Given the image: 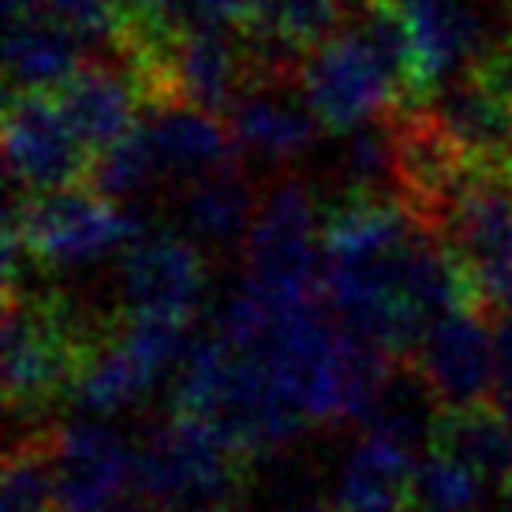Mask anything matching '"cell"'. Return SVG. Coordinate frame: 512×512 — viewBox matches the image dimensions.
I'll list each match as a JSON object with an SVG mask.
<instances>
[{"label": "cell", "mask_w": 512, "mask_h": 512, "mask_svg": "<svg viewBox=\"0 0 512 512\" xmlns=\"http://www.w3.org/2000/svg\"><path fill=\"white\" fill-rule=\"evenodd\" d=\"M169 408L221 430L255 464L292 449L303 427H311L285 393V385L277 382V374L258 356L232 348L217 333L187 348L172 378Z\"/></svg>", "instance_id": "1"}, {"label": "cell", "mask_w": 512, "mask_h": 512, "mask_svg": "<svg viewBox=\"0 0 512 512\" xmlns=\"http://www.w3.org/2000/svg\"><path fill=\"white\" fill-rule=\"evenodd\" d=\"M109 314H94L64 292H4V400L15 419H30L68 400L90 344Z\"/></svg>", "instance_id": "2"}, {"label": "cell", "mask_w": 512, "mask_h": 512, "mask_svg": "<svg viewBox=\"0 0 512 512\" xmlns=\"http://www.w3.org/2000/svg\"><path fill=\"white\" fill-rule=\"evenodd\" d=\"M255 460L195 415L169 412L135 449V501L165 512L240 498Z\"/></svg>", "instance_id": "3"}, {"label": "cell", "mask_w": 512, "mask_h": 512, "mask_svg": "<svg viewBox=\"0 0 512 512\" xmlns=\"http://www.w3.org/2000/svg\"><path fill=\"white\" fill-rule=\"evenodd\" d=\"M4 228H12L23 240L34 270H75L124 251L146 228V221L90 184H79L15 195L8 202Z\"/></svg>", "instance_id": "4"}, {"label": "cell", "mask_w": 512, "mask_h": 512, "mask_svg": "<svg viewBox=\"0 0 512 512\" xmlns=\"http://www.w3.org/2000/svg\"><path fill=\"white\" fill-rule=\"evenodd\" d=\"M243 281L273 303L322 296L326 255H322V217L311 184L281 169L258 202V217L243 243Z\"/></svg>", "instance_id": "5"}, {"label": "cell", "mask_w": 512, "mask_h": 512, "mask_svg": "<svg viewBox=\"0 0 512 512\" xmlns=\"http://www.w3.org/2000/svg\"><path fill=\"white\" fill-rule=\"evenodd\" d=\"M187 322L165 314H109L90 344L68 400L86 415H116L139 404L187 356Z\"/></svg>", "instance_id": "6"}, {"label": "cell", "mask_w": 512, "mask_h": 512, "mask_svg": "<svg viewBox=\"0 0 512 512\" xmlns=\"http://www.w3.org/2000/svg\"><path fill=\"white\" fill-rule=\"evenodd\" d=\"M468 277L475 307L512 314V169L475 165L434 228Z\"/></svg>", "instance_id": "7"}, {"label": "cell", "mask_w": 512, "mask_h": 512, "mask_svg": "<svg viewBox=\"0 0 512 512\" xmlns=\"http://www.w3.org/2000/svg\"><path fill=\"white\" fill-rule=\"evenodd\" d=\"M299 86L329 135H348L359 124L404 105L385 64L352 23L303 53Z\"/></svg>", "instance_id": "8"}, {"label": "cell", "mask_w": 512, "mask_h": 512, "mask_svg": "<svg viewBox=\"0 0 512 512\" xmlns=\"http://www.w3.org/2000/svg\"><path fill=\"white\" fill-rule=\"evenodd\" d=\"M4 169L23 191H60L90 180L94 150L79 139L53 90H12L4 109Z\"/></svg>", "instance_id": "9"}, {"label": "cell", "mask_w": 512, "mask_h": 512, "mask_svg": "<svg viewBox=\"0 0 512 512\" xmlns=\"http://www.w3.org/2000/svg\"><path fill=\"white\" fill-rule=\"evenodd\" d=\"M393 128V191L408 206L415 225L434 232L453 202L456 187L479 165L456 143V135L438 120L430 105H397L389 113Z\"/></svg>", "instance_id": "10"}, {"label": "cell", "mask_w": 512, "mask_h": 512, "mask_svg": "<svg viewBox=\"0 0 512 512\" xmlns=\"http://www.w3.org/2000/svg\"><path fill=\"white\" fill-rule=\"evenodd\" d=\"M116 292H120V311L165 314L191 322L206 292V255L199 251V243L180 232L146 225L120 251Z\"/></svg>", "instance_id": "11"}, {"label": "cell", "mask_w": 512, "mask_h": 512, "mask_svg": "<svg viewBox=\"0 0 512 512\" xmlns=\"http://www.w3.org/2000/svg\"><path fill=\"white\" fill-rule=\"evenodd\" d=\"M441 408L494 397V318L475 303L430 318L412 356Z\"/></svg>", "instance_id": "12"}, {"label": "cell", "mask_w": 512, "mask_h": 512, "mask_svg": "<svg viewBox=\"0 0 512 512\" xmlns=\"http://www.w3.org/2000/svg\"><path fill=\"white\" fill-rule=\"evenodd\" d=\"M412 30L423 98H434L441 83L464 75L498 42V0H397Z\"/></svg>", "instance_id": "13"}, {"label": "cell", "mask_w": 512, "mask_h": 512, "mask_svg": "<svg viewBox=\"0 0 512 512\" xmlns=\"http://www.w3.org/2000/svg\"><path fill=\"white\" fill-rule=\"evenodd\" d=\"M225 124L236 135L240 154L277 172L299 161L318 143V131H326L303 98L299 72L251 79L225 113Z\"/></svg>", "instance_id": "14"}, {"label": "cell", "mask_w": 512, "mask_h": 512, "mask_svg": "<svg viewBox=\"0 0 512 512\" xmlns=\"http://www.w3.org/2000/svg\"><path fill=\"white\" fill-rule=\"evenodd\" d=\"M60 512H113L135 494V449L105 423H64L53 441Z\"/></svg>", "instance_id": "15"}, {"label": "cell", "mask_w": 512, "mask_h": 512, "mask_svg": "<svg viewBox=\"0 0 512 512\" xmlns=\"http://www.w3.org/2000/svg\"><path fill=\"white\" fill-rule=\"evenodd\" d=\"M53 94L90 150H101V146L124 139L128 131L139 128V113H146L135 75L128 72V64L120 57H86L64 83L53 86Z\"/></svg>", "instance_id": "16"}, {"label": "cell", "mask_w": 512, "mask_h": 512, "mask_svg": "<svg viewBox=\"0 0 512 512\" xmlns=\"http://www.w3.org/2000/svg\"><path fill=\"white\" fill-rule=\"evenodd\" d=\"M258 202L262 195L240 157L199 180L180 184V217L187 232L214 251H232L247 243L258 217Z\"/></svg>", "instance_id": "17"}, {"label": "cell", "mask_w": 512, "mask_h": 512, "mask_svg": "<svg viewBox=\"0 0 512 512\" xmlns=\"http://www.w3.org/2000/svg\"><path fill=\"white\" fill-rule=\"evenodd\" d=\"M427 105L479 165H509L512 98L494 90L479 72L468 68L464 75L441 83Z\"/></svg>", "instance_id": "18"}, {"label": "cell", "mask_w": 512, "mask_h": 512, "mask_svg": "<svg viewBox=\"0 0 512 512\" xmlns=\"http://www.w3.org/2000/svg\"><path fill=\"white\" fill-rule=\"evenodd\" d=\"M150 116V139H154L161 172L172 184L199 180L206 172L221 169L228 161H236L240 146L228 124H221L214 113L195 109V105H165Z\"/></svg>", "instance_id": "19"}, {"label": "cell", "mask_w": 512, "mask_h": 512, "mask_svg": "<svg viewBox=\"0 0 512 512\" xmlns=\"http://www.w3.org/2000/svg\"><path fill=\"white\" fill-rule=\"evenodd\" d=\"M412 475V449L363 430L341 464L337 505L344 512H412Z\"/></svg>", "instance_id": "20"}, {"label": "cell", "mask_w": 512, "mask_h": 512, "mask_svg": "<svg viewBox=\"0 0 512 512\" xmlns=\"http://www.w3.org/2000/svg\"><path fill=\"white\" fill-rule=\"evenodd\" d=\"M427 449L468 464L490 486L512 483V427L498 404L479 400L460 408H438Z\"/></svg>", "instance_id": "21"}, {"label": "cell", "mask_w": 512, "mask_h": 512, "mask_svg": "<svg viewBox=\"0 0 512 512\" xmlns=\"http://www.w3.org/2000/svg\"><path fill=\"white\" fill-rule=\"evenodd\" d=\"M83 34L49 12L8 23V86L12 90H53L83 64Z\"/></svg>", "instance_id": "22"}, {"label": "cell", "mask_w": 512, "mask_h": 512, "mask_svg": "<svg viewBox=\"0 0 512 512\" xmlns=\"http://www.w3.org/2000/svg\"><path fill=\"white\" fill-rule=\"evenodd\" d=\"M438 400L430 393V385L423 382V374L415 370V363L408 356L397 359V367L389 370L385 385L378 389V397L370 404L363 430L370 434H385V438L400 441L404 449H419L430 445V427L438 415Z\"/></svg>", "instance_id": "23"}, {"label": "cell", "mask_w": 512, "mask_h": 512, "mask_svg": "<svg viewBox=\"0 0 512 512\" xmlns=\"http://www.w3.org/2000/svg\"><path fill=\"white\" fill-rule=\"evenodd\" d=\"M57 427H27L4 456V505L0 512H60L57 501Z\"/></svg>", "instance_id": "24"}, {"label": "cell", "mask_w": 512, "mask_h": 512, "mask_svg": "<svg viewBox=\"0 0 512 512\" xmlns=\"http://www.w3.org/2000/svg\"><path fill=\"white\" fill-rule=\"evenodd\" d=\"M161 180H165V172H161V161H157L150 128H135L124 139L94 150V165H90L86 184L116 202H131L146 195L150 187H157Z\"/></svg>", "instance_id": "25"}, {"label": "cell", "mask_w": 512, "mask_h": 512, "mask_svg": "<svg viewBox=\"0 0 512 512\" xmlns=\"http://www.w3.org/2000/svg\"><path fill=\"white\" fill-rule=\"evenodd\" d=\"M359 0H266L251 30H266L292 49L307 53L356 19Z\"/></svg>", "instance_id": "26"}, {"label": "cell", "mask_w": 512, "mask_h": 512, "mask_svg": "<svg viewBox=\"0 0 512 512\" xmlns=\"http://www.w3.org/2000/svg\"><path fill=\"white\" fill-rule=\"evenodd\" d=\"M486 486L490 483L468 464L427 449L412 475V512H479Z\"/></svg>", "instance_id": "27"}, {"label": "cell", "mask_w": 512, "mask_h": 512, "mask_svg": "<svg viewBox=\"0 0 512 512\" xmlns=\"http://www.w3.org/2000/svg\"><path fill=\"white\" fill-rule=\"evenodd\" d=\"M337 172H341V191H393V128H389V113L374 116L356 131L344 135L341 157H337Z\"/></svg>", "instance_id": "28"}, {"label": "cell", "mask_w": 512, "mask_h": 512, "mask_svg": "<svg viewBox=\"0 0 512 512\" xmlns=\"http://www.w3.org/2000/svg\"><path fill=\"white\" fill-rule=\"evenodd\" d=\"M45 12L64 19L83 38H113V8L109 0H42Z\"/></svg>", "instance_id": "29"}, {"label": "cell", "mask_w": 512, "mask_h": 512, "mask_svg": "<svg viewBox=\"0 0 512 512\" xmlns=\"http://www.w3.org/2000/svg\"><path fill=\"white\" fill-rule=\"evenodd\" d=\"M494 404L501 408V415L509 419V427H512V382H501L494 385Z\"/></svg>", "instance_id": "30"}, {"label": "cell", "mask_w": 512, "mask_h": 512, "mask_svg": "<svg viewBox=\"0 0 512 512\" xmlns=\"http://www.w3.org/2000/svg\"><path fill=\"white\" fill-rule=\"evenodd\" d=\"M292 512H344L341 505H329V501H303Z\"/></svg>", "instance_id": "31"}, {"label": "cell", "mask_w": 512, "mask_h": 512, "mask_svg": "<svg viewBox=\"0 0 512 512\" xmlns=\"http://www.w3.org/2000/svg\"><path fill=\"white\" fill-rule=\"evenodd\" d=\"M124 512H165V509H154V505H143V501H139L135 509H124Z\"/></svg>", "instance_id": "32"}, {"label": "cell", "mask_w": 512, "mask_h": 512, "mask_svg": "<svg viewBox=\"0 0 512 512\" xmlns=\"http://www.w3.org/2000/svg\"><path fill=\"white\" fill-rule=\"evenodd\" d=\"M505 505H509V512H512V483L505 486Z\"/></svg>", "instance_id": "33"}, {"label": "cell", "mask_w": 512, "mask_h": 512, "mask_svg": "<svg viewBox=\"0 0 512 512\" xmlns=\"http://www.w3.org/2000/svg\"><path fill=\"white\" fill-rule=\"evenodd\" d=\"M509 169H512V157H509Z\"/></svg>", "instance_id": "34"}]
</instances>
